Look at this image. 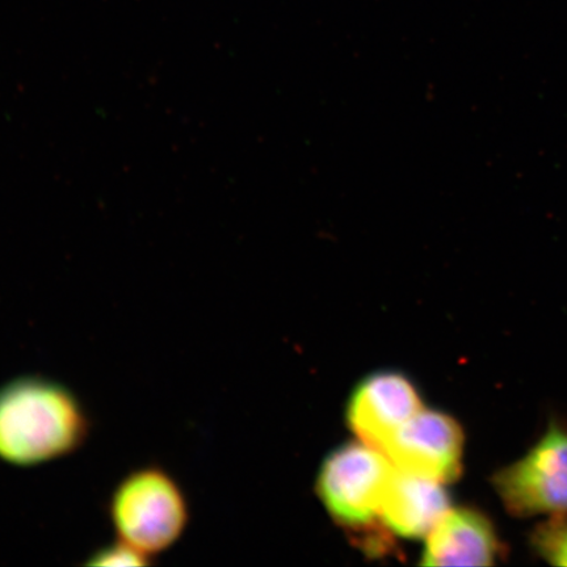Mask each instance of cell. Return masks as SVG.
Wrapping results in <instances>:
<instances>
[{"mask_svg":"<svg viewBox=\"0 0 567 567\" xmlns=\"http://www.w3.org/2000/svg\"><path fill=\"white\" fill-rule=\"evenodd\" d=\"M109 515L118 540L153 558L181 540L188 527L189 506L172 474L159 465H145L118 482Z\"/></svg>","mask_w":567,"mask_h":567,"instance_id":"7a4b0ae2","label":"cell"},{"mask_svg":"<svg viewBox=\"0 0 567 567\" xmlns=\"http://www.w3.org/2000/svg\"><path fill=\"white\" fill-rule=\"evenodd\" d=\"M492 482L512 516L567 514V430L551 421L527 455L494 473Z\"/></svg>","mask_w":567,"mask_h":567,"instance_id":"277c9868","label":"cell"},{"mask_svg":"<svg viewBox=\"0 0 567 567\" xmlns=\"http://www.w3.org/2000/svg\"><path fill=\"white\" fill-rule=\"evenodd\" d=\"M382 453L395 470L450 484L463 472L464 432L452 416L422 409Z\"/></svg>","mask_w":567,"mask_h":567,"instance_id":"5b68a950","label":"cell"},{"mask_svg":"<svg viewBox=\"0 0 567 567\" xmlns=\"http://www.w3.org/2000/svg\"><path fill=\"white\" fill-rule=\"evenodd\" d=\"M450 508V496L441 482L395 470L380 517L394 534L421 538L427 537Z\"/></svg>","mask_w":567,"mask_h":567,"instance_id":"ba28073f","label":"cell"},{"mask_svg":"<svg viewBox=\"0 0 567 567\" xmlns=\"http://www.w3.org/2000/svg\"><path fill=\"white\" fill-rule=\"evenodd\" d=\"M91 422L62 382L21 375L0 388V460L12 466L52 463L82 449Z\"/></svg>","mask_w":567,"mask_h":567,"instance_id":"6da1fadb","label":"cell"},{"mask_svg":"<svg viewBox=\"0 0 567 567\" xmlns=\"http://www.w3.org/2000/svg\"><path fill=\"white\" fill-rule=\"evenodd\" d=\"M422 409L420 395L405 375L380 372L354 389L347 408V421L361 442L382 452Z\"/></svg>","mask_w":567,"mask_h":567,"instance_id":"8992f818","label":"cell"},{"mask_svg":"<svg viewBox=\"0 0 567 567\" xmlns=\"http://www.w3.org/2000/svg\"><path fill=\"white\" fill-rule=\"evenodd\" d=\"M152 564V557L134 549L118 538L117 542L96 550L86 563L91 566H146Z\"/></svg>","mask_w":567,"mask_h":567,"instance_id":"30bf717a","label":"cell"},{"mask_svg":"<svg viewBox=\"0 0 567 567\" xmlns=\"http://www.w3.org/2000/svg\"><path fill=\"white\" fill-rule=\"evenodd\" d=\"M395 466L365 443L340 446L326 458L317 491L329 513L352 528L368 527L380 516Z\"/></svg>","mask_w":567,"mask_h":567,"instance_id":"3957f363","label":"cell"},{"mask_svg":"<svg viewBox=\"0 0 567 567\" xmlns=\"http://www.w3.org/2000/svg\"><path fill=\"white\" fill-rule=\"evenodd\" d=\"M530 547L544 561L567 566V514L550 515L529 535Z\"/></svg>","mask_w":567,"mask_h":567,"instance_id":"9c48e42d","label":"cell"},{"mask_svg":"<svg viewBox=\"0 0 567 567\" xmlns=\"http://www.w3.org/2000/svg\"><path fill=\"white\" fill-rule=\"evenodd\" d=\"M502 544L488 517L474 508H450L427 535L423 566H492Z\"/></svg>","mask_w":567,"mask_h":567,"instance_id":"52a82bcc","label":"cell"}]
</instances>
